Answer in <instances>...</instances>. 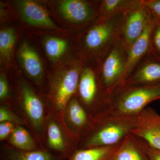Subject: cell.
Instances as JSON below:
<instances>
[{
    "label": "cell",
    "instance_id": "obj_1",
    "mask_svg": "<svg viewBox=\"0 0 160 160\" xmlns=\"http://www.w3.org/2000/svg\"><path fill=\"white\" fill-rule=\"evenodd\" d=\"M8 74L14 96L13 109L43 147L44 126L49 113L46 97L40 93L26 79L15 62L9 69Z\"/></svg>",
    "mask_w": 160,
    "mask_h": 160
},
{
    "label": "cell",
    "instance_id": "obj_2",
    "mask_svg": "<svg viewBox=\"0 0 160 160\" xmlns=\"http://www.w3.org/2000/svg\"><path fill=\"white\" fill-rule=\"evenodd\" d=\"M124 13L97 18L86 29L75 35V48L79 59L100 61L106 55L118 39Z\"/></svg>",
    "mask_w": 160,
    "mask_h": 160
},
{
    "label": "cell",
    "instance_id": "obj_3",
    "mask_svg": "<svg viewBox=\"0 0 160 160\" xmlns=\"http://www.w3.org/2000/svg\"><path fill=\"white\" fill-rule=\"evenodd\" d=\"M82 62L79 59L49 69L46 103L48 112L64 123L66 106L77 92Z\"/></svg>",
    "mask_w": 160,
    "mask_h": 160
},
{
    "label": "cell",
    "instance_id": "obj_4",
    "mask_svg": "<svg viewBox=\"0 0 160 160\" xmlns=\"http://www.w3.org/2000/svg\"><path fill=\"white\" fill-rule=\"evenodd\" d=\"M137 116L106 114L96 118L91 128L80 138L77 149L121 144L136 127Z\"/></svg>",
    "mask_w": 160,
    "mask_h": 160
},
{
    "label": "cell",
    "instance_id": "obj_5",
    "mask_svg": "<svg viewBox=\"0 0 160 160\" xmlns=\"http://www.w3.org/2000/svg\"><path fill=\"white\" fill-rule=\"evenodd\" d=\"M38 45L36 37L23 30L16 49L15 62L26 79L46 97L49 67Z\"/></svg>",
    "mask_w": 160,
    "mask_h": 160
},
{
    "label": "cell",
    "instance_id": "obj_6",
    "mask_svg": "<svg viewBox=\"0 0 160 160\" xmlns=\"http://www.w3.org/2000/svg\"><path fill=\"white\" fill-rule=\"evenodd\" d=\"M52 17L59 26L76 35L98 17L100 1H45Z\"/></svg>",
    "mask_w": 160,
    "mask_h": 160
},
{
    "label": "cell",
    "instance_id": "obj_7",
    "mask_svg": "<svg viewBox=\"0 0 160 160\" xmlns=\"http://www.w3.org/2000/svg\"><path fill=\"white\" fill-rule=\"evenodd\" d=\"M14 10L16 22L25 32L34 36L42 35H74L55 22L45 1H9Z\"/></svg>",
    "mask_w": 160,
    "mask_h": 160
},
{
    "label": "cell",
    "instance_id": "obj_8",
    "mask_svg": "<svg viewBox=\"0 0 160 160\" xmlns=\"http://www.w3.org/2000/svg\"><path fill=\"white\" fill-rule=\"evenodd\" d=\"M76 96L79 101L93 118L106 114L109 96L103 89L99 76V61H82Z\"/></svg>",
    "mask_w": 160,
    "mask_h": 160
},
{
    "label": "cell",
    "instance_id": "obj_9",
    "mask_svg": "<svg viewBox=\"0 0 160 160\" xmlns=\"http://www.w3.org/2000/svg\"><path fill=\"white\" fill-rule=\"evenodd\" d=\"M160 99V84L150 86L121 85L110 95L109 109L106 114L137 116L148 104Z\"/></svg>",
    "mask_w": 160,
    "mask_h": 160
},
{
    "label": "cell",
    "instance_id": "obj_10",
    "mask_svg": "<svg viewBox=\"0 0 160 160\" xmlns=\"http://www.w3.org/2000/svg\"><path fill=\"white\" fill-rule=\"evenodd\" d=\"M79 140L80 138L72 133L64 123L49 112L44 126L43 148L66 160L77 149Z\"/></svg>",
    "mask_w": 160,
    "mask_h": 160
},
{
    "label": "cell",
    "instance_id": "obj_11",
    "mask_svg": "<svg viewBox=\"0 0 160 160\" xmlns=\"http://www.w3.org/2000/svg\"><path fill=\"white\" fill-rule=\"evenodd\" d=\"M127 58V49L118 39L109 52L99 61L100 82L109 95L123 84Z\"/></svg>",
    "mask_w": 160,
    "mask_h": 160
},
{
    "label": "cell",
    "instance_id": "obj_12",
    "mask_svg": "<svg viewBox=\"0 0 160 160\" xmlns=\"http://www.w3.org/2000/svg\"><path fill=\"white\" fill-rule=\"evenodd\" d=\"M75 35L45 34L37 37L49 69L78 58L75 48Z\"/></svg>",
    "mask_w": 160,
    "mask_h": 160
},
{
    "label": "cell",
    "instance_id": "obj_13",
    "mask_svg": "<svg viewBox=\"0 0 160 160\" xmlns=\"http://www.w3.org/2000/svg\"><path fill=\"white\" fill-rule=\"evenodd\" d=\"M153 18L142 0L123 13L119 30L118 39L128 50L140 38Z\"/></svg>",
    "mask_w": 160,
    "mask_h": 160
},
{
    "label": "cell",
    "instance_id": "obj_14",
    "mask_svg": "<svg viewBox=\"0 0 160 160\" xmlns=\"http://www.w3.org/2000/svg\"><path fill=\"white\" fill-rule=\"evenodd\" d=\"M131 134L160 150V114L146 107L138 115L136 127Z\"/></svg>",
    "mask_w": 160,
    "mask_h": 160
},
{
    "label": "cell",
    "instance_id": "obj_15",
    "mask_svg": "<svg viewBox=\"0 0 160 160\" xmlns=\"http://www.w3.org/2000/svg\"><path fill=\"white\" fill-rule=\"evenodd\" d=\"M63 119L67 129L80 138L91 128L94 122V118L88 113L76 95L66 106Z\"/></svg>",
    "mask_w": 160,
    "mask_h": 160
},
{
    "label": "cell",
    "instance_id": "obj_16",
    "mask_svg": "<svg viewBox=\"0 0 160 160\" xmlns=\"http://www.w3.org/2000/svg\"><path fill=\"white\" fill-rule=\"evenodd\" d=\"M159 84L160 60L149 54L139 63L123 85L150 86Z\"/></svg>",
    "mask_w": 160,
    "mask_h": 160
},
{
    "label": "cell",
    "instance_id": "obj_17",
    "mask_svg": "<svg viewBox=\"0 0 160 160\" xmlns=\"http://www.w3.org/2000/svg\"><path fill=\"white\" fill-rule=\"evenodd\" d=\"M23 30L14 23L1 24L0 62L1 68L9 72L15 62V54Z\"/></svg>",
    "mask_w": 160,
    "mask_h": 160
},
{
    "label": "cell",
    "instance_id": "obj_18",
    "mask_svg": "<svg viewBox=\"0 0 160 160\" xmlns=\"http://www.w3.org/2000/svg\"><path fill=\"white\" fill-rule=\"evenodd\" d=\"M154 22L153 19L147 26L143 34L127 50V62L123 84L139 63L150 54L151 34Z\"/></svg>",
    "mask_w": 160,
    "mask_h": 160
},
{
    "label": "cell",
    "instance_id": "obj_19",
    "mask_svg": "<svg viewBox=\"0 0 160 160\" xmlns=\"http://www.w3.org/2000/svg\"><path fill=\"white\" fill-rule=\"evenodd\" d=\"M1 160H65L41 148L33 151H22L12 147L6 142H1Z\"/></svg>",
    "mask_w": 160,
    "mask_h": 160
},
{
    "label": "cell",
    "instance_id": "obj_20",
    "mask_svg": "<svg viewBox=\"0 0 160 160\" xmlns=\"http://www.w3.org/2000/svg\"><path fill=\"white\" fill-rule=\"evenodd\" d=\"M108 160H149L134 136H127Z\"/></svg>",
    "mask_w": 160,
    "mask_h": 160
},
{
    "label": "cell",
    "instance_id": "obj_21",
    "mask_svg": "<svg viewBox=\"0 0 160 160\" xmlns=\"http://www.w3.org/2000/svg\"><path fill=\"white\" fill-rule=\"evenodd\" d=\"M5 142L12 147L22 151H33L43 148L28 129L22 125L17 126Z\"/></svg>",
    "mask_w": 160,
    "mask_h": 160
},
{
    "label": "cell",
    "instance_id": "obj_22",
    "mask_svg": "<svg viewBox=\"0 0 160 160\" xmlns=\"http://www.w3.org/2000/svg\"><path fill=\"white\" fill-rule=\"evenodd\" d=\"M120 145L76 149L66 160H108Z\"/></svg>",
    "mask_w": 160,
    "mask_h": 160
},
{
    "label": "cell",
    "instance_id": "obj_23",
    "mask_svg": "<svg viewBox=\"0 0 160 160\" xmlns=\"http://www.w3.org/2000/svg\"><path fill=\"white\" fill-rule=\"evenodd\" d=\"M138 0H102L100 1L98 18H108L122 14L128 10Z\"/></svg>",
    "mask_w": 160,
    "mask_h": 160
},
{
    "label": "cell",
    "instance_id": "obj_24",
    "mask_svg": "<svg viewBox=\"0 0 160 160\" xmlns=\"http://www.w3.org/2000/svg\"><path fill=\"white\" fill-rule=\"evenodd\" d=\"M9 72L3 68L0 70V105L14 106V96L9 80Z\"/></svg>",
    "mask_w": 160,
    "mask_h": 160
},
{
    "label": "cell",
    "instance_id": "obj_25",
    "mask_svg": "<svg viewBox=\"0 0 160 160\" xmlns=\"http://www.w3.org/2000/svg\"><path fill=\"white\" fill-rule=\"evenodd\" d=\"M10 122L26 127L24 121L12 106L1 104L0 105V122Z\"/></svg>",
    "mask_w": 160,
    "mask_h": 160
},
{
    "label": "cell",
    "instance_id": "obj_26",
    "mask_svg": "<svg viewBox=\"0 0 160 160\" xmlns=\"http://www.w3.org/2000/svg\"><path fill=\"white\" fill-rule=\"evenodd\" d=\"M150 54L160 60V22L155 21L151 34Z\"/></svg>",
    "mask_w": 160,
    "mask_h": 160
},
{
    "label": "cell",
    "instance_id": "obj_27",
    "mask_svg": "<svg viewBox=\"0 0 160 160\" xmlns=\"http://www.w3.org/2000/svg\"><path fill=\"white\" fill-rule=\"evenodd\" d=\"M0 21L1 24L16 22L14 10L9 1L0 2Z\"/></svg>",
    "mask_w": 160,
    "mask_h": 160
},
{
    "label": "cell",
    "instance_id": "obj_28",
    "mask_svg": "<svg viewBox=\"0 0 160 160\" xmlns=\"http://www.w3.org/2000/svg\"><path fill=\"white\" fill-rule=\"evenodd\" d=\"M134 137L136 138L138 142L146 153L149 160H160V150L153 148L139 138Z\"/></svg>",
    "mask_w": 160,
    "mask_h": 160
},
{
    "label": "cell",
    "instance_id": "obj_29",
    "mask_svg": "<svg viewBox=\"0 0 160 160\" xmlns=\"http://www.w3.org/2000/svg\"><path fill=\"white\" fill-rule=\"evenodd\" d=\"M156 22H160V0H142Z\"/></svg>",
    "mask_w": 160,
    "mask_h": 160
},
{
    "label": "cell",
    "instance_id": "obj_30",
    "mask_svg": "<svg viewBox=\"0 0 160 160\" xmlns=\"http://www.w3.org/2000/svg\"><path fill=\"white\" fill-rule=\"evenodd\" d=\"M18 125L9 122H0V142H6Z\"/></svg>",
    "mask_w": 160,
    "mask_h": 160
}]
</instances>
